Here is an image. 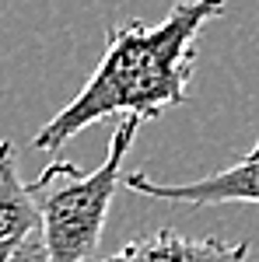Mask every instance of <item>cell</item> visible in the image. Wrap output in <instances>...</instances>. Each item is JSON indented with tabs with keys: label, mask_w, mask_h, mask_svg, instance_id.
Segmentation results:
<instances>
[{
	"label": "cell",
	"mask_w": 259,
	"mask_h": 262,
	"mask_svg": "<svg viewBox=\"0 0 259 262\" xmlns=\"http://www.w3.org/2000/svg\"><path fill=\"white\" fill-rule=\"evenodd\" d=\"M224 0H179L154 25L123 21L105 28V53L88 84L32 137L35 150H60L105 116L147 122L186 105L196 74V42L207 21L224 14Z\"/></svg>",
	"instance_id": "obj_1"
},
{
	"label": "cell",
	"mask_w": 259,
	"mask_h": 262,
	"mask_svg": "<svg viewBox=\"0 0 259 262\" xmlns=\"http://www.w3.org/2000/svg\"><path fill=\"white\" fill-rule=\"evenodd\" d=\"M140 126L144 122L133 116L119 119L109 140V154L95 171H81L74 161L56 158L42 168L35 182H28V192L42 221L39 262H91L102 245L112 200L119 192L123 161L137 140Z\"/></svg>",
	"instance_id": "obj_2"
},
{
	"label": "cell",
	"mask_w": 259,
	"mask_h": 262,
	"mask_svg": "<svg viewBox=\"0 0 259 262\" xmlns=\"http://www.w3.org/2000/svg\"><path fill=\"white\" fill-rule=\"evenodd\" d=\"M126 189L140 196L165 203H186V206H217V203H256L259 206V143L231 168L214 171L207 179L182 182V185H161L151 182L144 171L126 175Z\"/></svg>",
	"instance_id": "obj_3"
},
{
	"label": "cell",
	"mask_w": 259,
	"mask_h": 262,
	"mask_svg": "<svg viewBox=\"0 0 259 262\" xmlns=\"http://www.w3.org/2000/svg\"><path fill=\"white\" fill-rule=\"evenodd\" d=\"M102 262H249V242L224 238H189L179 231L137 234Z\"/></svg>",
	"instance_id": "obj_4"
},
{
	"label": "cell",
	"mask_w": 259,
	"mask_h": 262,
	"mask_svg": "<svg viewBox=\"0 0 259 262\" xmlns=\"http://www.w3.org/2000/svg\"><path fill=\"white\" fill-rule=\"evenodd\" d=\"M42 227L28 182L18 175V147L0 140V262H18L28 238Z\"/></svg>",
	"instance_id": "obj_5"
},
{
	"label": "cell",
	"mask_w": 259,
	"mask_h": 262,
	"mask_svg": "<svg viewBox=\"0 0 259 262\" xmlns=\"http://www.w3.org/2000/svg\"><path fill=\"white\" fill-rule=\"evenodd\" d=\"M18 262H39V252H35V248H25L18 255Z\"/></svg>",
	"instance_id": "obj_6"
}]
</instances>
